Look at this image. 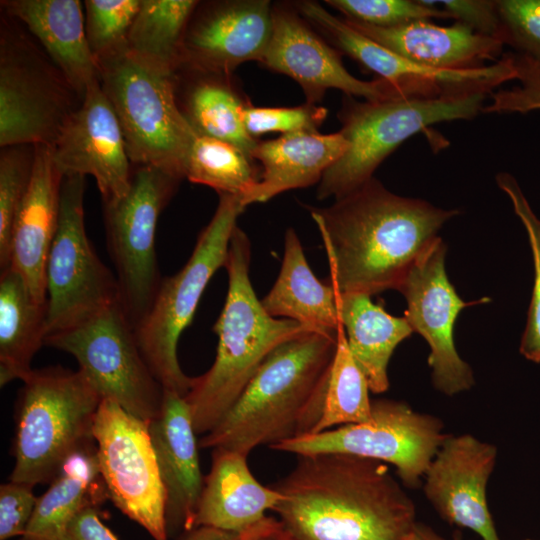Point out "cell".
Instances as JSON below:
<instances>
[{"instance_id":"cell-41","label":"cell","mask_w":540,"mask_h":540,"mask_svg":"<svg viewBox=\"0 0 540 540\" xmlns=\"http://www.w3.org/2000/svg\"><path fill=\"white\" fill-rule=\"evenodd\" d=\"M519 84L490 94L482 113H521L540 110V61L519 53H508Z\"/></svg>"},{"instance_id":"cell-27","label":"cell","mask_w":540,"mask_h":540,"mask_svg":"<svg viewBox=\"0 0 540 540\" xmlns=\"http://www.w3.org/2000/svg\"><path fill=\"white\" fill-rule=\"evenodd\" d=\"M337 300V290L314 275L296 232L289 228L280 272L261 300L263 308L272 317L290 319L316 331L337 333L341 326Z\"/></svg>"},{"instance_id":"cell-49","label":"cell","mask_w":540,"mask_h":540,"mask_svg":"<svg viewBox=\"0 0 540 540\" xmlns=\"http://www.w3.org/2000/svg\"><path fill=\"white\" fill-rule=\"evenodd\" d=\"M525 540H535V539L527 538V539H525Z\"/></svg>"},{"instance_id":"cell-4","label":"cell","mask_w":540,"mask_h":540,"mask_svg":"<svg viewBox=\"0 0 540 540\" xmlns=\"http://www.w3.org/2000/svg\"><path fill=\"white\" fill-rule=\"evenodd\" d=\"M250 245L236 226L224 266L227 295L213 326L218 337L216 357L207 372L194 377L185 396L196 434L204 435L217 425L274 348L312 331L296 321L272 317L263 308L249 277Z\"/></svg>"},{"instance_id":"cell-31","label":"cell","mask_w":540,"mask_h":540,"mask_svg":"<svg viewBox=\"0 0 540 540\" xmlns=\"http://www.w3.org/2000/svg\"><path fill=\"white\" fill-rule=\"evenodd\" d=\"M98 474L96 448L91 450L88 445L75 452L38 497L25 533L18 540H60L77 513L92 505L87 495Z\"/></svg>"},{"instance_id":"cell-38","label":"cell","mask_w":540,"mask_h":540,"mask_svg":"<svg viewBox=\"0 0 540 540\" xmlns=\"http://www.w3.org/2000/svg\"><path fill=\"white\" fill-rule=\"evenodd\" d=\"M347 20L376 27H395L415 20L450 19L429 0H326Z\"/></svg>"},{"instance_id":"cell-15","label":"cell","mask_w":540,"mask_h":540,"mask_svg":"<svg viewBox=\"0 0 540 540\" xmlns=\"http://www.w3.org/2000/svg\"><path fill=\"white\" fill-rule=\"evenodd\" d=\"M446 245L437 237L410 267L398 290L405 298L404 317L413 332L428 343V365L436 390L453 396L469 390L475 383L471 367L458 354L454 324L458 314L467 306L487 301L462 300L446 274Z\"/></svg>"},{"instance_id":"cell-26","label":"cell","mask_w":540,"mask_h":540,"mask_svg":"<svg viewBox=\"0 0 540 540\" xmlns=\"http://www.w3.org/2000/svg\"><path fill=\"white\" fill-rule=\"evenodd\" d=\"M348 149L340 133L296 132L258 142L253 159L263 166L261 180L242 197V204L265 202L291 189L320 182L325 171Z\"/></svg>"},{"instance_id":"cell-10","label":"cell","mask_w":540,"mask_h":540,"mask_svg":"<svg viewBox=\"0 0 540 540\" xmlns=\"http://www.w3.org/2000/svg\"><path fill=\"white\" fill-rule=\"evenodd\" d=\"M132 166L127 193L103 203V210L120 305L135 329L149 312L162 280L155 246L158 218L182 179L155 166Z\"/></svg>"},{"instance_id":"cell-3","label":"cell","mask_w":540,"mask_h":540,"mask_svg":"<svg viewBox=\"0 0 540 540\" xmlns=\"http://www.w3.org/2000/svg\"><path fill=\"white\" fill-rule=\"evenodd\" d=\"M337 333L307 331L274 348L200 448L248 456L315 431L323 413Z\"/></svg>"},{"instance_id":"cell-7","label":"cell","mask_w":540,"mask_h":540,"mask_svg":"<svg viewBox=\"0 0 540 540\" xmlns=\"http://www.w3.org/2000/svg\"><path fill=\"white\" fill-rule=\"evenodd\" d=\"M10 481L52 482L75 452L90 445L102 401L79 371L61 366L33 369L22 381Z\"/></svg>"},{"instance_id":"cell-34","label":"cell","mask_w":540,"mask_h":540,"mask_svg":"<svg viewBox=\"0 0 540 540\" xmlns=\"http://www.w3.org/2000/svg\"><path fill=\"white\" fill-rule=\"evenodd\" d=\"M365 375L353 358L342 325L327 383L323 413L314 433L372 420V401ZM313 434V433H312Z\"/></svg>"},{"instance_id":"cell-17","label":"cell","mask_w":540,"mask_h":540,"mask_svg":"<svg viewBox=\"0 0 540 540\" xmlns=\"http://www.w3.org/2000/svg\"><path fill=\"white\" fill-rule=\"evenodd\" d=\"M53 160L63 176H93L102 203L124 196L130 186L132 163L122 129L99 80L87 88L79 108L59 133Z\"/></svg>"},{"instance_id":"cell-47","label":"cell","mask_w":540,"mask_h":540,"mask_svg":"<svg viewBox=\"0 0 540 540\" xmlns=\"http://www.w3.org/2000/svg\"><path fill=\"white\" fill-rule=\"evenodd\" d=\"M407 540H461L459 537L447 539L438 534L432 527L417 522Z\"/></svg>"},{"instance_id":"cell-19","label":"cell","mask_w":540,"mask_h":540,"mask_svg":"<svg viewBox=\"0 0 540 540\" xmlns=\"http://www.w3.org/2000/svg\"><path fill=\"white\" fill-rule=\"evenodd\" d=\"M273 8L267 0L199 2L179 68L230 75L244 62H260L272 35Z\"/></svg>"},{"instance_id":"cell-39","label":"cell","mask_w":540,"mask_h":540,"mask_svg":"<svg viewBox=\"0 0 540 540\" xmlns=\"http://www.w3.org/2000/svg\"><path fill=\"white\" fill-rule=\"evenodd\" d=\"M327 109L306 103L296 107H256L246 103L243 119L247 132L256 137L271 132H318Z\"/></svg>"},{"instance_id":"cell-2","label":"cell","mask_w":540,"mask_h":540,"mask_svg":"<svg viewBox=\"0 0 540 540\" xmlns=\"http://www.w3.org/2000/svg\"><path fill=\"white\" fill-rule=\"evenodd\" d=\"M330 266V284L339 293L377 294L396 289L417 258L458 210L396 195L376 178L310 208Z\"/></svg>"},{"instance_id":"cell-28","label":"cell","mask_w":540,"mask_h":540,"mask_svg":"<svg viewBox=\"0 0 540 540\" xmlns=\"http://www.w3.org/2000/svg\"><path fill=\"white\" fill-rule=\"evenodd\" d=\"M179 108L197 134L233 144L253 159L258 142L246 130L245 101L229 80L230 75L178 68Z\"/></svg>"},{"instance_id":"cell-43","label":"cell","mask_w":540,"mask_h":540,"mask_svg":"<svg viewBox=\"0 0 540 540\" xmlns=\"http://www.w3.org/2000/svg\"><path fill=\"white\" fill-rule=\"evenodd\" d=\"M444 10L449 18L474 32L499 39L500 17L494 0H429Z\"/></svg>"},{"instance_id":"cell-8","label":"cell","mask_w":540,"mask_h":540,"mask_svg":"<svg viewBox=\"0 0 540 540\" xmlns=\"http://www.w3.org/2000/svg\"><path fill=\"white\" fill-rule=\"evenodd\" d=\"M245 208L241 196L219 194L217 209L190 258L175 275L162 278L149 312L134 329L139 349L164 390L185 397L193 385L194 377L187 376L178 362V341L208 282L225 266L232 233Z\"/></svg>"},{"instance_id":"cell-9","label":"cell","mask_w":540,"mask_h":540,"mask_svg":"<svg viewBox=\"0 0 540 540\" xmlns=\"http://www.w3.org/2000/svg\"><path fill=\"white\" fill-rule=\"evenodd\" d=\"M81 103L43 48L19 28L16 19L4 14L0 30V147L53 146Z\"/></svg>"},{"instance_id":"cell-14","label":"cell","mask_w":540,"mask_h":540,"mask_svg":"<svg viewBox=\"0 0 540 540\" xmlns=\"http://www.w3.org/2000/svg\"><path fill=\"white\" fill-rule=\"evenodd\" d=\"M92 437L99 473L113 504L155 540H167L166 491L148 423L103 399Z\"/></svg>"},{"instance_id":"cell-29","label":"cell","mask_w":540,"mask_h":540,"mask_svg":"<svg viewBox=\"0 0 540 540\" xmlns=\"http://www.w3.org/2000/svg\"><path fill=\"white\" fill-rule=\"evenodd\" d=\"M338 313L349 350L365 375L370 391L389 387L387 368L395 348L413 330L405 317H395L363 293H339Z\"/></svg>"},{"instance_id":"cell-1","label":"cell","mask_w":540,"mask_h":540,"mask_svg":"<svg viewBox=\"0 0 540 540\" xmlns=\"http://www.w3.org/2000/svg\"><path fill=\"white\" fill-rule=\"evenodd\" d=\"M272 509L292 540H407L416 506L388 465L340 453L297 456Z\"/></svg>"},{"instance_id":"cell-44","label":"cell","mask_w":540,"mask_h":540,"mask_svg":"<svg viewBox=\"0 0 540 540\" xmlns=\"http://www.w3.org/2000/svg\"><path fill=\"white\" fill-rule=\"evenodd\" d=\"M60 540H119L102 522L97 509L87 505L68 524Z\"/></svg>"},{"instance_id":"cell-46","label":"cell","mask_w":540,"mask_h":540,"mask_svg":"<svg viewBox=\"0 0 540 540\" xmlns=\"http://www.w3.org/2000/svg\"><path fill=\"white\" fill-rule=\"evenodd\" d=\"M239 538L240 533L200 526L187 532L183 540H239Z\"/></svg>"},{"instance_id":"cell-45","label":"cell","mask_w":540,"mask_h":540,"mask_svg":"<svg viewBox=\"0 0 540 540\" xmlns=\"http://www.w3.org/2000/svg\"><path fill=\"white\" fill-rule=\"evenodd\" d=\"M248 540H292L278 518L265 516L246 529Z\"/></svg>"},{"instance_id":"cell-35","label":"cell","mask_w":540,"mask_h":540,"mask_svg":"<svg viewBox=\"0 0 540 540\" xmlns=\"http://www.w3.org/2000/svg\"><path fill=\"white\" fill-rule=\"evenodd\" d=\"M35 145L17 144L0 150V268L10 266V241L17 211L33 176Z\"/></svg>"},{"instance_id":"cell-11","label":"cell","mask_w":540,"mask_h":540,"mask_svg":"<svg viewBox=\"0 0 540 540\" xmlns=\"http://www.w3.org/2000/svg\"><path fill=\"white\" fill-rule=\"evenodd\" d=\"M45 345L72 355L102 400L117 403L147 423L160 413L164 388L145 361L120 302L48 335Z\"/></svg>"},{"instance_id":"cell-37","label":"cell","mask_w":540,"mask_h":540,"mask_svg":"<svg viewBox=\"0 0 540 540\" xmlns=\"http://www.w3.org/2000/svg\"><path fill=\"white\" fill-rule=\"evenodd\" d=\"M85 30L95 59L127 47L141 0H85Z\"/></svg>"},{"instance_id":"cell-22","label":"cell","mask_w":540,"mask_h":540,"mask_svg":"<svg viewBox=\"0 0 540 540\" xmlns=\"http://www.w3.org/2000/svg\"><path fill=\"white\" fill-rule=\"evenodd\" d=\"M63 177L54 163L52 146L35 145L32 180L13 224L10 266L42 304L47 303L46 266L58 226Z\"/></svg>"},{"instance_id":"cell-12","label":"cell","mask_w":540,"mask_h":540,"mask_svg":"<svg viewBox=\"0 0 540 540\" xmlns=\"http://www.w3.org/2000/svg\"><path fill=\"white\" fill-rule=\"evenodd\" d=\"M84 193L85 176L63 177L58 226L46 266L47 336L120 302L116 275L86 233Z\"/></svg>"},{"instance_id":"cell-36","label":"cell","mask_w":540,"mask_h":540,"mask_svg":"<svg viewBox=\"0 0 540 540\" xmlns=\"http://www.w3.org/2000/svg\"><path fill=\"white\" fill-rule=\"evenodd\" d=\"M495 179L498 187L510 199L515 214L521 220L532 251L534 284L519 351L527 360L540 363V219L532 210L514 176L507 172H500Z\"/></svg>"},{"instance_id":"cell-42","label":"cell","mask_w":540,"mask_h":540,"mask_svg":"<svg viewBox=\"0 0 540 540\" xmlns=\"http://www.w3.org/2000/svg\"><path fill=\"white\" fill-rule=\"evenodd\" d=\"M33 487L13 481L0 486V540L25 533L38 499Z\"/></svg>"},{"instance_id":"cell-23","label":"cell","mask_w":540,"mask_h":540,"mask_svg":"<svg viewBox=\"0 0 540 540\" xmlns=\"http://www.w3.org/2000/svg\"><path fill=\"white\" fill-rule=\"evenodd\" d=\"M355 30L416 64L438 70H465L498 61L504 44L461 23L436 25L415 20L395 27H376L345 19Z\"/></svg>"},{"instance_id":"cell-30","label":"cell","mask_w":540,"mask_h":540,"mask_svg":"<svg viewBox=\"0 0 540 540\" xmlns=\"http://www.w3.org/2000/svg\"><path fill=\"white\" fill-rule=\"evenodd\" d=\"M47 336V303H39L22 275L9 266L0 274V385L33 370L31 362Z\"/></svg>"},{"instance_id":"cell-16","label":"cell","mask_w":540,"mask_h":540,"mask_svg":"<svg viewBox=\"0 0 540 540\" xmlns=\"http://www.w3.org/2000/svg\"><path fill=\"white\" fill-rule=\"evenodd\" d=\"M296 6L300 14L324 31L343 53L405 96L441 95L461 90L492 93L497 86L516 79L508 53L498 61L479 68L433 69L411 62L374 42L317 2L302 1Z\"/></svg>"},{"instance_id":"cell-18","label":"cell","mask_w":540,"mask_h":540,"mask_svg":"<svg viewBox=\"0 0 540 540\" xmlns=\"http://www.w3.org/2000/svg\"><path fill=\"white\" fill-rule=\"evenodd\" d=\"M497 447L471 434L447 435L424 477L425 497L446 522L500 540L487 502Z\"/></svg>"},{"instance_id":"cell-24","label":"cell","mask_w":540,"mask_h":540,"mask_svg":"<svg viewBox=\"0 0 540 540\" xmlns=\"http://www.w3.org/2000/svg\"><path fill=\"white\" fill-rule=\"evenodd\" d=\"M79 0H4V14L21 22L37 39L83 100L98 69Z\"/></svg>"},{"instance_id":"cell-5","label":"cell","mask_w":540,"mask_h":540,"mask_svg":"<svg viewBox=\"0 0 540 540\" xmlns=\"http://www.w3.org/2000/svg\"><path fill=\"white\" fill-rule=\"evenodd\" d=\"M490 93L461 90L441 95L398 96L376 101L344 99L339 131L348 149L323 174L317 198L338 199L371 178L377 167L404 141L427 127L470 120L482 113Z\"/></svg>"},{"instance_id":"cell-32","label":"cell","mask_w":540,"mask_h":540,"mask_svg":"<svg viewBox=\"0 0 540 540\" xmlns=\"http://www.w3.org/2000/svg\"><path fill=\"white\" fill-rule=\"evenodd\" d=\"M195 0H141L130 29L127 48L154 63L177 70Z\"/></svg>"},{"instance_id":"cell-6","label":"cell","mask_w":540,"mask_h":540,"mask_svg":"<svg viewBox=\"0 0 540 540\" xmlns=\"http://www.w3.org/2000/svg\"><path fill=\"white\" fill-rule=\"evenodd\" d=\"M96 62L100 86L117 116L132 165L155 166L184 179L195 132L178 105L176 70L127 47Z\"/></svg>"},{"instance_id":"cell-20","label":"cell","mask_w":540,"mask_h":540,"mask_svg":"<svg viewBox=\"0 0 540 540\" xmlns=\"http://www.w3.org/2000/svg\"><path fill=\"white\" fill-rule=\"evenodd\" d=\"M260 63L294 79L307 103L316 104L330 88L368 101L403 96L386 81H364L350 74L339 54L327 45L297 14L273 8L271 39Z\"/></svg>"},{"instance_id":"cell-40","label":"cell","mask_w":540,"mask_h":540,"mask_svg":"<svg viewBox=\"0 0 540 540\" xmlns=\"http://www.w3.org/2000/svg\"><path fill=\"white\" fill-rule=\"evenodd\" d=\"M497 6L500 41L540 61V0H497Z\"/></svg>"},{"instance_id":"cell-13","label":"cell","mask_w":540,"mask_h":540,"mask_svg":"<svg viewBox=\"0 0 540 540\" xmlns=\"http://www.w3.org/2000/svg\"><path fill=\"white\" fill-rule=\"evenodd\" d=\"M443 422L403 401H372V420L282 442L270 449L297 456L340 453L395 467L401 483L416 488L448 434Z\"/></svg>"},{"instance_id":"cell-25","label":"cell","mask_w":540,"mask_h":540,"mask_svg":"<svg viewBox=\"0 0 540 540\" xmlns=\"http://www.w3.org/2000/svg\"><path fill=\"white\" fill-rule=\"evenodd\" d=\"M282 498L274 487L260 484L251 473L247 456L216 448L204 478L194 528L213 527L242 533L263 519Z\"/></svg>"},{"instance_id":"cell-21","label":"cell","mask_w":540,"mask_h":540,"mask_svg":"<svg viewBox=\"0 0 540 540\" xmlns=\"http://www.w3.org/2000/svg\"><path fill=\"white\" fill-rule=\"evenodd\" d=\"M162 482L166 491L168 537L194 528L204 479L198 442L185 397L164 390L160 413L148 423Z\"/></svg>"},{"instance_id":"cell-48","label":"cell","mask_w":540,"mask_h":540,"mask_svg":"<svg viewBox=\"0 0 540 540\" xmlns=\"http://www.w3.org/2000/svg\"><path fill=\"white\" fill-rule=\"evenodd\" d=\"M239 540H248V535H247L246 530H244L242 533H240Z\"/></svg>"},{"instance_id":"cell-33","label":"cell","mask_w":540,"mask_h":540,"mask_svg":"<svg viewBox=\"0 0 540 540\" xmlns=\"http://www.w3.org/2000/svg\"><path fill=\"white\" fill-rule=\"evenodd\" d=\"M253 159L231 143L195 133L184 163V178L218 194L243 197L259 181Z\"/></svg>"}]
</instances>
